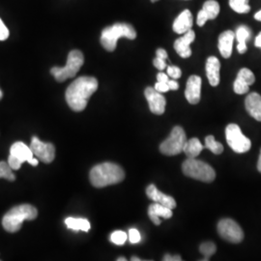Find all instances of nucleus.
Wrapping results in <instances>:
<instances>
[{"label":"nucleus","instance_id":"nucleus-18","mask_svg":"<svg viewBox=\"0 0 261 261\" xmlns=\"http://www.w3.org/2000/svg\"><path fill=\"white\" fill-rule=\"evenodd\" d=\"M220 60L215 56H210L206 61V75L212 86H217L220 84Z\"/></svg>","mask_w":261,"mask_h":261},{"label":"nucleus","instance_id":"nucleus-23","mask_svg":"<svg viewBox=\"0 0 261 261\" xmlns=\"http://www.w3.org/2000/svg\"><path fill=\"white\" fill-rule=\"evenodd\" d=\"M203 148L204 146L201 144L199 140L196 138H193L186 141L183 148V152L186 154L188 158L194 159L196 158L201 153Z\"/></svg>","mask_w":261,"mask_h":261},{"label":"nucleus","instance_id":"nucleus-19","mask_svg":"<svg viewBox=\"0 0 261 261\" xmlns=\"http://www.w3.org/2000/svg\"><path fill=\"white\" fill-rule=\"evenodd\" d=\"M246 110L248 113L255 120L261 121V96L258 93L252 92L249 94L245 101Z\"/></svg>","mask_w":261,"mask_h":261},{"label":"nucleus","instance_id":"nucleus-6","mask_svg":"<svg viewBox=\"0 0 261 261\" xmlns=\"http://www.w3.org/2000/svg\"><path fill=\"white\" fill-rule=\"evenodd\" d=\"M182 170L188 177L193 178L206 183L213 182L216 178L214 168L202 161L187 159L182 165Z\"/></svg>","mask_w":261,"mask_h":261},{"label":"nucleus","instance_id":"nucleus-16","mask_svg":"<svg viewBox=\"0 0 261 261\" xmlns=\"http://www.w3.org/2000/svg\"><path fill=\"white\" fill-rule=\"evenodd\" d=\"M194 23L193 15L189 10L183 11L173 22V31L177 34H185L189 30L192 29Z\"/></svg>","mask_w":261,"mask_h":261},{"label":"nucleus","instance_id":"nucleus-13","mask_svg":"<svg viewBox=\"0 0 261 261\" xmlns=\"http://www.w3.org/2000/svg\"><path fill=\"white\" fill-rule=\"evenodd\" d=\"M201 79L198 75H191L188 80L185 90L187 101L192 105H196L200 101Z\"/></svg>","mask_w":261,"mask_h":261},{"label":"nucleus","instance_id":"nucleus-14","mask_svg":"<svg viewBox=\"0 0 261 261\" xmlns=\"http://www.w3.org/2000/svg\"><path fill=\"white\" fill-rule=\"evenodd\" d=\"M196 39V33L194 30H189L182 37L174 42V49L182 58H189L192 56L191 44Z\"/></svg>","mask_w":261,"mask_h":261},{"label":"nucleus","instance_id":"nucleus-41","mask_svg":"<svg viewBox=\"0 0 261 261\" xmlns=\"http://www.w3.org/2000/svg\"><path fill=\"white\" fill-rule=\"evenodd\" d=\"M157 80H158V82H163V83H168L169 81L168 75L165 74V73H162V72L159 73L158 75H157Z\"/></svg>","mask_w":261,"mask_h":261},{"label":"nucleus","instance_id":"nucleus-36","mask_svg":"<svg viewBox=\"0 0 261 261\" xmlns=\"http://www.w3.org/2000/svg\"><path fill=\"white\" fill-rule=\"evenodd\" d=\"M154 88L160 93H166V92L170 90L168 83H163V82H157L155 86H154Z\"/></svg>","mask_w":261,"mask_h":261},{"label":"nucleus","instance_id":"nucleus-34","mask_svg":"<svg viewBox=\"0 0 261 261\" xmlns=\"http://www.w3.org/2000/svg\"><path fill=\"white\" fill-rule=\"evenodd\" d=\"M8 164L10 165V167L13 168V170H18L21 167L22 163L19 161L18 159L13 157L12 155H10L9 158H8Z\"/></svg>","mask_w":261,"mask_h":261},{"label":"nucleus","instance_id":"nucleus-27","mask_svg":"<svg viewBox=\"0 0 261 261\" xmlns=\"http://www.w3.org/2000/svg\"><path fill=\"white\" fill-rule=\"evenodd\" d=\"M205 147L216 155H220L224 151V146L222 143L215 140L214 136H208L205 138Z\"/></svg>","mask_w":261,"mask_h":261},{"label":"nucleus","instance_id":"nucleus-45","mask_svg":"<svg viewBox=\"0 0 261 261\" xmlns=\"http://www.w3.org/2000/svg\"><path fill=\"white\" fill-rule=\"evenodd\" d=\"M257 169H258L259 172H261V150L260 154H259V159H258V163H257Z\"/></svg>","mask_w":261,"mask_h":261},{"label":"nucleus","instance_id":"nucleus-28","mask_svg":"<svg viewBox=\"0 0 261 261\" xmlns=\"http://www.w3.org/2000/svg\"><path fill=\"white\" fill-rule=\"evenodd\" d=\"M0 178H4L9 181H14L16 179L15 174L13 173V168L6 162H0Z\"/></svg>","mask_w":261,"mask_h":261},{"label":"nucleus","instance_id":"nucleus-29","mask_svg":"<svg viewBox=\"0 0 261 261\" xmlns=\"http://www.w3.org/2000/svg\"><path fill=\"white\" fill-rule=\"evenodd\" d=\"M199 251L205 256V257H210L214 254L217 251V247L214 243L205 242L202 243L199 247Z\"/></svg>","mask_w":261,"mask_h":261},{"label":"nucleus","instance_id":"nucleus-33","mask_svg":"<svg viewBox=\"0 0 261 261\" xmlns=\"http://www.w3.org/2000/svg\"><path fill=\"white\" fill-rule=\"evenodd\" d=\"M8 37H9V30L4 24L3 20L0 19V41H5Z\"/></svg>","mask_w":261,"mask_h":261},{"label":"nucleus","instance_id":"nucleus-49","mask_svg":"<svg viewBox=\"0 0 261 261\" xmlns=\"http://www.w3.org/2000/svg\"><path fill=\"white\" fill-rule=\"evenodd\" d=\"M159 0H151V2H157Z\"/></svg>","mask_w":261,"mask_h":261},{"label":"nucleus","instance_id":"nucleus-17","mask_svg":"<svg viewBox=\"0 0 261 261\" xmlns=\"http://www.w3.org/2000/svg\"><path fill=\"white\" fill-rule=\"evenodd\" d=\"M235 33L231 30L224 31L219 37V50L224 58H229L232 54Z\"/></svg>","mask_w":261,"mask_h":261},{"label":"nucleus","instance_id":"nucleus-42","mask_svg":"<svg viewBox=\"0 0 261 261\" xmlns=\"http://www.w3.org/2000/svg\"><path fill=\"white\" fill-rule=\"evenodd\" d=\"M254 45H255V47L261 48V31L259 32V34H258V35L256 36V38H255Z\"/></svg>","mask_w":261,"mask_h":261},{"label":"nucleus","instance_id":"nucleus-26","mask_svg":"<svg viewBox=\"0 0 261 261\" xmlns=\"http://www.w3.org/2000/svg\"><path fill=\"white\" fill-rule=\"evenodd\" d=\"M229 6L238 14H247L251 11L249 0H229Z\"/></svg>","mask_w":261,"mask_h":261},{"label":"nucleus","instance_id":"nucleus-11","mask_svg":"<svg viewBox=\"0 0 261 261\" xmlns=\"http://www.w3.org/2000/svg\"><path fill=\"white\" fill-rule=\"evenodd\" d=\"M144 95L148 102L150 111L152 113L161 115L165 112L167 101L164 95L158 92L154 87H150V86L145 89Z\"/></svg>","mask_w":261,"mask_h":261},{"label":"nucleus","instance_id":"nucleus-30","mask_svg":"<svg viewBox=\"0 0 261 261\" xmlns=\"http://www.w3.org/2000/svg\"><path fill=\"white\" fill-rule=\"evenodd\" d=\"M127 238H128V235L122 230H116V231L112 232V235H111V241L113 244L118 245V246L124 245L126 240H127Z\"/></svg>","mask_w":261,"mask_h":261},{"label":"nucleus","instance_id":"nucleus-20","mask_svg":"<svg viewBox=\"0 0 261 261\" xmlns=\"http://www.w3.org/2000/svg\"><path fill=\"white\" fill-rule=\"evenodd\" d=\"M172 209L168 208L166 206L162 205L160 203H152L148 208V216L153 224L159 225L161 224L160 218L164 219H170L172 217Z\"/></svg>","mask_w":261,"mask_h":261},{"label":"nucleus","instance_id":"nucleus-21","mask_svg":"<svg viewBox=\"0 0 261 261\" xmlns=\"http://www.w3.org/2000/svg\"><path fill=\"white\" fill-rule=\"evenodd\" d=\"M10 155L18 159L22 164L24 162H29L34 156L31 148L21 141H17L11 146Z\"/></svg>","mask_w":261,"mask_h":261},{"label":"nucleus","instance_id":"nucleus-1","mask_svg":"<svg viewBox=\"0 0 261 261\" xmlns=\"http://www.w3.org/2000/svg\"><path fill=\"white\" fill-rule=\"evenodd\" d=\"M98 89V81L93 76H80L66 90V102L74 112H83L89 98Z\"/></svg>","mask_w":261,"mask_h":261},{"label":"nucleus","instance_id":"nucleus-24","mask_svg":"<svg viewBox=\"0 0 261 261\" xmlns=\"http://www.w3.org/2000/svg\"><path fill=\"white\" fill-rule=\"evenodd\" d=\"M65 224L68 228L73 229L75 231L82 230L84 232H87L91 227L90 223L84 218H67L65 220Z\"/></svg>","mask_w":261,"mask_h":261},{"label":"nucleus","instance_id":"nucleus-43","mask_svg":"<svg viewBox=\"0 0 261 261\" xmlns=\"http://www.w3.org/2000/svg\"><path fill=\"white\" fill-rule=\"evenodd\" d=\"M31 166H33V167H36V166H38V159L33 158L31 159L29 162H28Z\"/></svg>","mask_w":261,"mask_h":261},{"label":"nucleus","instance_id":"nucleus-3","mask_svg":"<svg viewBox=\"0 0 261 261\" xmlns=\"http://www.w3.org/2000/svg\"><path fill=\"white\" fill-rule=\"evenodd\" d=\"M37 209L30 204L15 206L4 215L2 225L10 233L18 232L24 221H33L37 218Z\"/></svg>","mask_w":261,"mask_h":261},{"label":"nucleus","instance_id":"nucleus-15","mask_svg":"<svg viewBox=\"0 0 261 261\" xmlns=\"http://www.w3.org/2000/svg\"><path fill=\"white\" fill-rule=\"evenodd\" d=\"M146 195L152 199L154 202L160 203L162 205L166 206L170 209H174L176 207V201L172 196L165 195L164 193L160 192L157 187L151 184L146 188Z\"/></svg>","mask_w":261,"mask_h":261},{"label":"nucleus","instance_id":"nucleus-10","mask_svg":"<svg viewBox=\"0 0 261 261\" xmlns=\"http://www.w3.org/2000/svg\"><path fill=\"white\" fill-rule=\"evenodd\" d=\"M30 148L33 154L43 163L50 164L56 158L55 145L49 142H43L37 137L32 138Z\"/></svg>","mask_w":261,"mask_h":261},{"label":"nucleus","instance_id":"nucleus-31","mask_svg":"<svg viewBox=\"0 0 261 261\" xmlns=\"http://www.w3.org/2000/svg\"><path fill=\"white\" fill-rule=\"evenodd\" d=\"M168 75L171 79H173V80H177L182 75V72H181V69L179 67H176V66H168Z\"/></svg>","mask_w":261,"mask_h":261},{"label":"nucleus","instance_id":"nucleus-35","mask_svg":"<svg viewBox=\"0 0 261 261\" xmlns=\"http://www.w3.org/2000/svg\"><path fill=\"white\" fill-rule=\"evenodd\" d=\"M153 64L154 66L160 70V71H163L167 68V62H166V59H163V58H160L158 56H156V58L153 60Z\"/></svg>","mask_w":261,"mask_h":261},{"label":"nucleus","instance_id":"nucleus-38","mask_svg":"<svg viewBox=\"0 0 261 261\" xmlns=\"http://www.w3.org/2000/svg\"><path fill=\"white\" fill-rule=\"evenodd\" d=\"M165 261H181L182 258L180 255H171V254H166L163 258Z\"/></svg>","mask_w":261,"mask_h":261},{"label":"nucleus","instance_id":"nucleus-25","mask_svg":"<svg viewBox=\"0 0 261 261\" xmlns=\"http://www.w3.org/2000/svg\"><path fill=\"white\" fill-rule=\"evenodd\" d=\"M202 11L208 19H215L220 13V4L216 0H207L203 4Z\"/></svg>","mask_w":261,"mask_h":261},{"label":"nucleus","instance_id":"nucleus-7","mask_svg":"<svg viewBox=\"0 0 261 261\" xmlns=\"http://www.w3.org/2000/svg\"><path fill=\"white\" fill-rule=\"evenodd\" d=\"M186 141L185 130L180 126H175L168 139L161 143L160 151L166 156H175L183 152Z\"/></svg>","mask_w":261,"mask_h":261},{"label":"nucleus","instance_id":"nucleus-4","mask_svg":"<svg viewBox=\"0 0 261 261\" xmlns=\"http://www.w3.org/2000/svg\"><path fill=\"white\" fill-rule=\"evenodd\" d=\"M121 37L134 40L137 38V31L129 23H114L112 27L103 28L101 34V44L106 50L113 51L116 48L117 41Z\"/></svg>","mask_w":261,"mask_h":261},{"label":"nucleus","instance_id":"nucleus-39","mask_svg":"<svg viewBox=\"0 0 261 261\" xmlns=\"http://www.w3.org/2000/svg\"><path fill=\"white\" fill-rule=\"evenodd\" d=\"M156 55L160 58H163V59H167L168 58V53L166 49L164 48H158L157 51H156Z\"/></svg>","mask_w":261,"mask_h":261},{"label":"nucleus","instance_id":"nucleus-44","mask_svg":"<svg viewBox=\"0 0 261 261\" xmlns=\"http://www.w3.org/2000/svg\"><path fill=\"white\" fill-rule=\"evenodd\" d=\"M254 19H256V20H258V21H261V10L260 11H258V12L254 15Z\"/></svg>","mask_w":261,"mask_h":261},{"label":"nucleus","instance_id":"nucleus-37","mask_svg":"<svg viewBox=\"0 0 261 261\" xmlns=\"http://www.w3.org/2000/svg\"><path fill=\"white\" fill-rule=\"evenodd\" d=\"M209 20L207 16L204 14V12L202 10H200L197 14V19H196V23L198 27H203L206 23V21Z\"/></svg>","mask_w":261,"mask_h":261},{"label":"nucleus","instance_id":"nucleus-9","mask_svg":"<svg viewBox=\"0 0 261 261\" xmlns=\"http://www.w3.org/2000/svg\"><path fill=\"white\" fill-rule=\"evenodd\" d=\"M218 232L220 236L230 243L242 242L244 232L239 224L231 219H223L218 224Z\"/></svg>","mask_w":261,"mask_h":261},{"label":"nucleus","instance_id":"nucleus-5","mask_svg":"<svg viewBox=\"0 0 261 261\" xmlns=\"http://www.w3.org/2000/svg\"><path fill=\"white\" fill-rule=\"evenodd\" d=\"M84 56L81 50L74 49L70 51L67 58V63L64 67H54L50 74L55 76L58 83H63L68 79L74 77L84 65Z\"/></svg>","mask_w":261,"mask_h":261},{"label":"nucleus","instance_id":"nucleus-8","mask_svg":"<svg viewBox=\"0 0 261 261\" xmlns=\"http://www.w3.org/2000/svg\"><path fill=\"white\" fill-rule=\"evenodd\" d=\"M225 139L230 148L236 153H246L251 149L252 142L243 135L237 124H229L225 129Z\"/></svg>","mask_w":261,"mask_h":261},{"label":"nucleus","instance_id":"nucleus-32","mask_svg":"<svg viewBox=\"0 0 261 261\" xmlns=\"http://www.w3.org/2000/svg\"><path fill=\"white\" fill-rule=\"evenodd\" d=\"M128 236H129V240L132 244H137V243L140 242V240H141L140 231L136 228H130Z\"/></svg>","mask_w":261,"mask_h":261},{"label":"nucleus","instance_id":"nucleus-12","mask_svg":"<svg viewBox=\"0 0 261 261\" xmlns=\"http://www.w3.org/2000/svg\"><path fill=\"white\" fill-rule=\"evenodd\" d=\"M254 82H255V76L252 71L247 68H243L239 71L237 77L234 82V92L239 95L248 93L250 86L254 84Z\"/></svg>","mask_w":261,"mask_h":261},{"label":"nucleus","instance_id":"nucleus-40","mask_svg":"<svg viewBox=\"0 0 261 261\" xmlns=\"http://www.w3.org/2000/svg\"><path fill=\"white\" fill-rule=\"evenodd\" d=\"M168 86L170 90H177L179 88V84L175 80H169L168 82Z\"/></svg>","mask_w":261,"mask_h":261},{"label":"nucleus","instance_id":"nucleus-48","mask_svg":"<svg viewBox=\"0 0 261 261\" xmlns=\"http://www.w3.org/2000/svg\"><path fill=\"white\" fill-rule=\"evenodd\" d=\"M2 97H3V93H2V91H1V89H0V100L2 99Z\"/></svg>","mask_w":261,"mask_h":261},{"label":"nucleus","instance_id":"nucleus-2","mask_svg":"<svg viewBox=\"0 0 261 261\" xmlns=\"http://www.w3.org/2000/svg\"><path fill=\"white\" fill-rule=\"evenodd\" d=\"M89 178L94 187L105 188L122 182L125 178V172L117 164L103 163L92 168Z\"/></svg>","mask_w":261,"mask_h":261},{"label":"nucleus","instance_id":"nucleus-46","mask_svg":"<svg viewBox=\"0 0 261 261\" xmlns=\"http://www.w3.org/2000/svg\"><path fill=\"white\" fill-rule=\"evenodd\" d=\"M130 260H132V261H140V260H141V259H140V258H138V257H137V256H134V257H132V258H130Z\"/></svg>","mask_w":261,"mask_h":261},{"label":"nucleus","instance_id":"nucleus-22","mask_svg":"<svg viewBox=\"0 0 261 261\" xmlns=\"http://www.w3.org/2000/svg\"><path fill=\"white\" fill-rule=\"evenodd\" d=\"M252 37V30L247 25H240L236 29L235 39L238 42L237 50L239 54H245L247 51V41Z\"/></svg>","mask_w":261,"mask_h":261},{"label":"nucleus","instance_id":"nucleus-47","mask_svg":"<svg viewBox=\"0 0 261 261\" xmlns=\"http://www.w3.org/2000/svg\"><path fill=\"white\" fill-rule=\"evenodd\" d=\"M117 260H118V261H126V258H125V257H119V258H117Z\"/></svg>","mask_w":261,"mask_h":261}]
</instances>
